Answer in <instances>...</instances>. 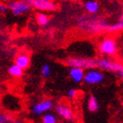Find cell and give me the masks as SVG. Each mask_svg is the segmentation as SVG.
I'll list each match as a JSON object with an SVG mask.
<instances>
[{"instance_id":"6","label":"cell","mask_w":123,"mask_h":123,"mask_svg":"<svg viewBox=\"0 0 123 123\" xmlns=\"http://www.w3.org/2000/svg\"><path fill=\"white\" fill-rule=\"evenodd\" d=\"M54 107V102L51 99H43L32 106V113L34 116H41L49 113Z\"/></svg>"},{"instance_id":"14","label":"cell","mask_w":123,"mask_h":123,"mask_svg":"<svg viewBox=\"0 0 123 123\" xmlns=\"http://www.w3.org/2000/svg\"><path fill=\"white\" fill-rule=\"evenodd\" d=\"M36 21L40 26H48L50 24V18L48 14L41 12L36 14Z\"/></svg>"},{"instance_id":"10","label":"cell","mask_w":123,"mask_h":123,"mask_svg":"<svg viewBox=\"0 0 123 123\" xmlns=\"http://www.w3.org/2000/svg\"><path fill=\"white\" fill-rule=\"evenodd\" d=\"M85 74V69L78 68V67H71L69 71V76L70 79L76 84H80L84 81Z\"/></svg>"},{"instance_id":"1","label":"cell","mask_w":123,"mask_h":123,"mask_svg":"<svg viewBox=\"0 0 123 123\" xmlns=\"http://www.w3.org/2000/svg\"><path fill=\"white\" fill-rule=\"evenodd\" d=\"M78 29L86 33L98 34L106 31L108 23L104 18L94 16H80L77 20Z\"/></svg>"},{"instance_id":"18","label":"cell","mask_w":123,"mask_h":123,"mask_svg":"<svg viewBox=\"0 0 123 123\" xmlns=\"http://www.w3.org/2000/svg\"><path fill=\"white\" fill-rule=\"evenodd\" d=\"M41 74L44 78H48L51 75V67L48 63H45L42 65L41 69Z\"/></svg>"},{"instance_id":"2","label":"cell","mask_w":123,"mask_h":123,"mask_svg":"<svg viewBox=\"0 0 123 123\" xmlns=\"http://www.w3.org/2000/svg\"><path fill=\"white\" fill-rule=\"evenodd\" d=\"M98 68L105 71L113 72L123 81V64L106 58L98 60Z\"/></svg>"},{"instance_id":"17","label":"cell","mask_w":123,"mask_h":123,"mask_svg":"<svg viewBox=\"0 0 123 123\" xmlns=\"http://www.w3.org/2000/svg\"><path fill=\"white\" fill-rule=\"evenodd\" d=\"M42 122L43 123H56L57 118L54 113H46L42 116Z\"/></svg>"},{"instance_id":"4","label":"cell","mask_w":123,"mask_h":123,"mask_svg":"<svg viewBox=\"0 0 123 123\" xmlns=\"http://www.w3.org/2000/svg\"><path fill=\"white\" fill-rule=\"evenodd\" d=\"M98 51L105 56H113L118 51L117 42L112 37L104 38L98 44Z\"/></svg>"},{"instance_id":"8","label":"cell","mask_w":123,"mask_h":123,"mask_svg":"<svg viewBox=\"0 0 123 123\" xmlns=\"http://www.w3.org/2000/svg\"><path fill=\"white\" fill-rule=\"evenodd\" d=\"M32 7L41 12H54L56 10V5L52 0H26Z\"/></svg>"},{"instance_id":"3","label":"cell","mask_w":123,"mask_h":123,"mask_svg":"<svg viewBox=\"0 0 123 123\" xmlns=\"http://www.w3.org/2000/svg\"><path fill=\"white\" fill-rule=\"evenodd\" d=\"M65 63L69 68L78 67L85 70L98 68V60L89 57H70L65 61Z\"/></svg>"},{"instance_id":"19","label":"cell","mask_w":123,"mask_h":123,"mask_svg":"<svg viewBox=\"0 0 123 123\" xmlns=\"http://www.w3.org/2000/svg\"><path fill=\"white\" fill-rule=\"evenodd\" d=\"M67 95H68V98H69L74 99L77 96V90H76L74 88H70V89H69L68 92H67Z\"/></svg>"},{"instance_id":"21","label":"cell","mask_w":123,"mask_h":123,"mask_svg":"<svg viewBox=\"0 0 123 123\" xmlns=\"http://www.w3.org/2000/svg\"><path fill=\"white\" fill-rule=\"evenodd\" d=\"M9 121V117L3 113H0V123H6Z\"/></svg>"},{"instance_id":"22","label":"cell","mask_w":123,"mask_h":123,"mask_svg":"<svg viewBox=\"0 0 123 123\" xmlns=\"http://www.w3.org/2000/svg\"><path fill=\"white\" fill-rule=\"evenodd\" d=\"M119 21H121V22H122L123 23V14H121V16L120 17V20Z\"/></svg>"},{"instance_id":"20","label":"cell","mask_w":123,"mask_h":123,"mask_svg":"<svg viewBox=\"0 0 123 123\" xmlns=\"http://www.w3.org/2000/svg\"><path fill=\"white\" fill-rule=\"evenodd\" d=\"M9 10L8 5H6L5 4H0V13H5L7 11Z\"/></svg>"},{"instance_id":"11","label":"cell","mask_w":123,"mask_h":123,"mask_svg":"<svg viewBox=\"0 0 123 123\" xmlns=\"http://www.w3.org/2000/svg\"><path fill=\"white\" fill-rule=\"evenodd\" d=\"M14 63L17 64L18 66H19L23 69H27V68H29L31 63L30 56L26 53H20L15 57Z\"/></svg>"},{"instance_id":"7","label":"cell","mask_w":123,"mask_h":123,"mask_svg":"<svg viewBox=\"0 0 123 123\" xmlns=\"http://www.w3.org/2000/svg\"><path fill=\"white\" fill-rule=\"evenodd\" d=\"M105 79V76L102 72L98 70V69H88L87 71L85 72V77H84V82L86 85H98L102 83Z\"/></svg>"},{"instance_id":"12","label":"cell","mask_w":123,"mask_h":123,"mask_svg":"<svg viewBox=\"0 0 123 123\" xmlns=\"http://www.w3.org/2000/svg\"><path fill=\"white\" fill-rule=\"evenodd\" d=\"M7 72L11 77H14V78H19V77H21L24 75V69L15 63L11 65L8 68Z\"/></svg>"},{"instance_id":"5","label":"cell","mask_w":123,"mask_h":123,"mask_svg":"<svg viewBox=\"0 0 123 123\" xmlns=\"http://www.w3.org/2000/svg\"><path fill=\"white\" fill-rule=\"evenodd\" d=\"M8 7L13 15L18 17V16L24 15L27 12H29L32 6L26 0H18V1H13V2L9 3Z\"/></svg>"},{"instance_id":"15","label":"cell","mask_w":123,"mask_h":123,"mask_svg":"<svg viewBox=\"0 0 123 123\" xmlns=\"http://www.w3.org/2000/svg\"><path fill=\"white\" fill-rule=\"evenodd\" d=\"M87 108L88 110H89V112H91V113H96L99 109L98 101L97 98L95 97V96H93V95H91L90 97L88 98Z\"/></svg>"},{"instance_id":"9","label":"cell","mask_w":123,"mask_h":123,"mask_svg":"<svg viewBox=\"0 0 123 123\" xmlns=\"http://www.w3.org/2000/svg\"><path fill=\"white\" fill-rule=\"evenodd\" d=\"M55 113L58 116L67 121H73L75 119L74 112L70 106L65 105V104H57L55 105Z\"/></svg>"},{"instance_id":"16","label":"cell","mask_w":123,"mask_h":123,"mask_svg":"<svg viewBox=\"0 0 123 123\" xmlns=\"http://www.w3.org/2000/svg\"><path fill=\"white\" fill-rule=\"evenodd\" d=\"M121 31H123V23L121 21L113 24V25H108L106 27V32L110 33H115L118 32H121Z\"/></svg>"},{"instance_id":"13","label":"cell","mask_w":123,"mask_h":123,"mask_svg":"<svg viewBox=\"0 0 123 123\" xmlns=\"http://www.w3.org/2000/svg\"><path fill=\"white\" fill-rule=\"evenodd\" d=\"M85 9L90 14H96L99 11V5L94 0H89L85 3Z\"/></svg>"}]
</instances>
